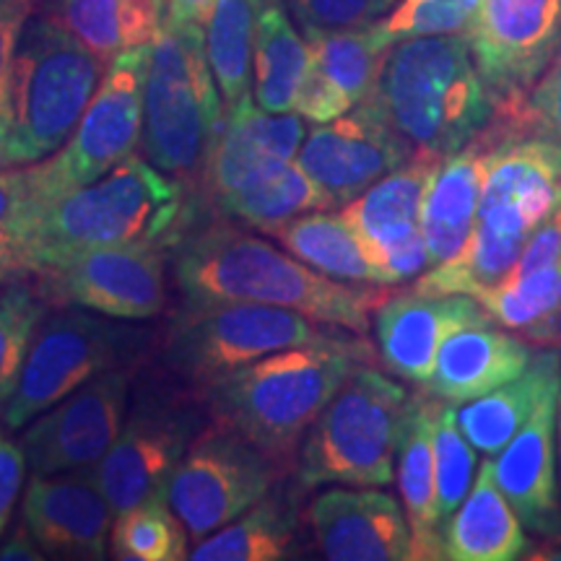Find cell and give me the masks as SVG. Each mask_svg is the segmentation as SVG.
Segmentation results:
<instances>
[{"label":"cell","instance_id":"13","mask_svg":"<svg viewBox=\"0 0 561 561\" xmlns=\"http://www.w3.org/2000/svg\"><path fill=\"white\" fill-rule=\"evenodd\" d=\"M167 265L172 261L164 244H107L55 257L32 276L47 305L138 322L167 310Z\"/></svg>","mask_w":561,"mask_h":561},{"label":"cell","instance_id":"3","mask_svg":"<svg viewBox=\"0 0 561 561\" xmlns=\"http://www.w3.org/2000/svg\"><path fill=\"white\" fill-rule=\"evenodd\" d=\"M198 191L133 153L79 191L45 201L32 273L55 257L107 244H172L201 219Z\"/></svg>","mask_w":561,"mask_h":561},{"label":"cell","instance_id":"22","mask_svg":"<svg viewBox=\"0 0 561 561\" xmlns=\"http://www.w3.org/2000/svg\"><path fill=\"white\" fill-rule=\"evenodd\" d=\"M21 520L53 559L94 561L107 557L115 510L96 486L94 471L32 476Z\"/></svg>","mask_w":561,"mask_h":561},{"label":"cell","instance_id":"29","mask_svg":"<svg viewBox=\"0 0 561 561\" xmlns=\"http://www.w3.org/2000/svg\"><path fill=\"white\" fill-rule=\"evenodd\" d=\"M289 479V476H286ZM294 481L280 479L261 502L193 546V561H276L289 557L299 530V494Z\"/></svg>","mask_w":561,"mask_h":561},{"label":"cell","instance_id":"11","mask_svg":"<svg viewBox=\"0 0 561 561\" xmlns=\"http://www.w3.org/2000/svg\"><path fill=\"white\" fill-rule=\"evenodd\" d=\"M151 45L115 55L68 144L50 159L34 161L32 170L45 201L91 185L136 153L144 138Z\"/></svg>","mask_w":561,"mask_h":561},{"label":"cell","instance_id":"7","mask_svg":"<svg viewBox=\"0 0 561 561\" xmlns=\"http://www.w3.org/2000/svg\"><path fill=\"white\" fill-rule=\"evenodd\" d=\"M224 117L221 91L198 21H164L151 45L144 102V157L201 191V174Z\"/></svg>","mask_w":561,"mask_h":561},{"label":"cell","instance_id":"20","mask_svg":"<svg viewBox=\"0 0 561 561\" xmlns=\"http://www.w3.org/2000/svg\"><path fill=\"white\" fill-rule=\"evenodd\" d=\"M520 133L528 130L523 128L517 117L494 112L491 123L471 144L442 159L430 191H426L424 210H421V229H424L430 268L450 261L468 242L476 227V216H479L483 182H486L491 159L496 157L504 140L520 136Z\"/></svg>","mask_w":561,"mask_h":561},{"label":"cell","instance_id":"52","mask_svg":"<svg viewBox=\"0 0 561 561\" xmlns=\"http://www.w3.org/2000/svg\"><path fill=\"white\" fill-rule=\"evenodd\" d=\"M9 167H19V164H16V159H13L9 123L0 117V170H9Z\"/></svg>","mask_w":561,"mask_h":561},{"label":"cell","instance_id":"50","mask_svg":"<svg viewBox=\"0 0 561 561\" xmlns=\"http://www.w3.org/2000/svg\"><path fill=\"white\" fill-rule=\"evenodd\" d=\"M214 3L216 0H170L167 3V21L170 24H187V21L203 24Z\"/></svg>","mask_w":561,"mask_h":561},{"label":"cell","instance_id":"8","mask_svg":"<svg viewBox=\"0 0 561 561\" xmlns=\"http://www.w3.org/2000/svg\"><path fill=\"white\" fill-rule=\"evenodd\" d=\"M409 403L403 385L369 364L356 369L301 439L294 468L299 486H390Z\"/></svg>","mask_w":561,"mask_h":561},{"label":"cell","instance_id":"1","mask_svg":"<svg viewBox=\"0 0 561 561\" xmlns=\"http://www.w3.org/2000/svg\"><path fill=\"white\" fill-rule=\"evenodd\" d=\"M172 273L185 299L255 301L367 335L371 314L390 297L369 284L348 286L310 268L289 250L250 234L227 216L195 221L170 250Z\"/></svg>","mask_w":561,"mask_h":561},{"label":"cell","instance_id":"10","mask_svg":"<svg viewBox=\"0 0 561 561\" xmlns=\"http://www.w3.org/2000/svg\"><path fill=\"white\" fill-rule=\"evenodd\" d=\"M133 385L123 430L94 468L96 486L115 515L167 496L180 460L210 421L201 390L180 382L157 364H144Z\"/></svg>","mask_w":561,"mask_h":561},{"label":"cell","instance_id":"39","mask_svg":"<svg viewBox=\"0 0 561 561\" xmlns=\"http://www.w3.org/2000/svg\"><path fill=\"white\" fill-rule=\"evenodd\" d=\"M47 314V299L32 273H21L0 286V405L9 401L30 354L34 333Z\"/></svg>","mask_w":561,"mask_h":561},{"label":"cell","instance_id":"51","mask_svg":"<svg viewBox=\"0 0 561 561\" xmlns=\"http://www.w3.org/2000/svg\"><path fill=\"white\" fill-rule=\"evenodd\" d=\"M523 339L528 343H536V346H549L559 348L561 346V307L553 314H549L543 322L523 331Z\"/></svg>","mask_w":561,"mask_h":561},{"label":"cell","instance_id":"21","mask_svg":"<svg viewBox=\"0 0 561 561\" xmlns=\"http://www.w3.org/2000/svg\"><path fill=\"white\" fill-rule=\"evenodd\" d=\"M307 523L320 553L331 561L413 559L405 510L377 486L322 491L307 510Z\"/></svg>","mask_w":561,"mask_h":561},{"label":"cell","instance_id":"32","mask_svg":"<svg viewBox=\"0 0 561 561\" xmlns=\"http://www.w3.org/2000/svg\"><path fill=\"white\" fill-rule=\"evenodd\" d=\"M265 237H273L280 248L325 276L351 280V284L385 286L359 234L341 214L310 210V214H301L297 219L271 229Z\"/></svg>","mask_w":561,"mask_h":561},{"label":"cell","instance_id":"25","mask_svg":"<svg viewBox=\"0 0 561 561\" xmlns=\"http://www.w3.org/2000/svg\"><path fill=\"white\" fill-rule=\"evenodd\" d=\"M533 356L536 351L523 335L504 333L494 322L462 328L442 343L424 392L442 403L462 405L520 377Z\"/></svg>","mask_w":561,"mask_h":561},{"label":"cell","instance_id":"46","mask_svg":"<svg viewBox=\"0 0 561 561\" xmlns=\"http://www.w3.org/2000/svg\"><path fill=\"white\" fill-rule=\"evenodd\" d=\"M351 110H354V104L348 102V96L341 94V91L328 81V76L322 73L314 62H310V70H307L305 81H301L299 87L294 112H299L305 121L320 125L331 123Z\"/></svg>","mask_w":561,"mask_h":561},{"label":"cell","instance_id":"26","mask_svg":"<svg viewBox=\"0 0 561 561\" xmlns=\"http://www.w3.org/2000/svg\"><path fill=\"white\" fill-rule=\"evenodd\" d=\"M528 530L494 479V460H486L466 500L442 525V553L450 561H515L528 557Z\"/></svg>","mask_w":561,"mask_h":561},{"label":"cell","instance_id":"27","mask_svg":"<svg viewBox=\"0 0 561 561\" xmlns=\"http://www.w3.org/2000/svg\"><path fill=\"white\" fill-rule=\"evenodd\" d=\"M553 390H561V354L557 348L543 346L520 377L476 401L462 403L458 409V424L476 453L496 458Z\"/></svg>","mask_w":561,"mask_h":561},{"label":"cell","instance_id":"5","mask_svg":"<svg viewBox=\"0 0 561 561\" xmlns=\"http://www.w3.org/2000/svg\"><path fill=\"white\" fill-rule=\"evenodd\" d=\"M356 333L339 325H325L286 307L255 305V301L185 299L161 331L157 364L180 382L203 390L216 377L240 369L284 348L312 343H343Z\"/></svg>","mask_w":561,"mask_h":561},{"label":"cell","instance_id":"18","mask_svg":"<svg viewBox=\"0 0 561 561\" xmlns=\"http://www.w3.org/2000/svg\"><path fill=\"white\" fill-rule=\"evenodd\" d=\"M561 208V140L520 133L491 159L476 221L530 237Z\"/></svg>","mask_w":561,"mask_h":561},{"label":"cell","instance_id":"44","mask_svg":"<svg viewBox=\"0 0 561 561\" xmlns=\"http://www.w3.org/2000/svg\"><path fill=\"white\" fill-rule=\"evenodd\" d=\"M525 130L561 140V47L523 104Z\"/></svg>","mask_w":561,"mask_h":561},{"label":"cell","instance_id":"23","mask_svg":"<svg viewBox=\"0 0 561 561\" xmlns=\"http://www.w3.org/2000/svg\"><path fill=\"white\" fill-rule=\"evenodd\" d=\"M307 133L299 112H265L255 96H242L234 107L224 110L201 174V198L216 206L268 167L297 159Z\"/></svg>","mask_w":561,"mask_h":561},{"label":"cell","instance_id":"42","mask_svg":"<svg viewBox=\"0 0 561 561\" xmlns=\"http://www.w3.org/2000/svg\"><path fill=\"white\" fill-rule=\"evenodd\" d=\"M481 0H403L380 19L392 42L439 34H468L479 16Z\"/></svg>","mask_w":561,"mask_h":561},{"label":"cell","instance_id":"14","mask_svg":"<svg viewBox=\"0 0 561 561\" xmlns=\"http://www.w3.org/2000/svg\"><path fill=\"white\" fill-rule=\"evenodd\" d=\"M468 42L496 112L520 115L561 47V0H481Z\"/></svg>","mask_w":561,"mask_h":561},{"label":"cell","instance_id":"16","mask_svg":"<svg viewBox=\"0 0 561 561\" xmlns=\"http://www.w3.org/2000/svg\"><path fill=\"white\" fill-rule=\"evenodd\" d=\"M439 164L437 157L413 153L403 167L341 206V216L359 234L385 286L405 284L430 268L421 210Z\"/></svg>","mask_w":561,"mask_h":561},{"label":"cell","instance_id":"30","mask_svg":"<svg viewBox=\"0 0 561 561\" xmlns=\"http://www.w3.org/2000/svg\"><path fill=\"white\" fill-rule=\"evenodd\" d=\"M167 3L170 0H42L39 9L60 21L96 58L110 62L115 55L157 39Z\"/></svg>","mask_w":561,"mask_h":561},{"label":"cell","instance_id":"34","mask_svg":"<svg viewBox=\"0 0 561 561\" xmlns=\"http://www.w3.org/2000/svg\"><path fill=\"white\" fill-rule=\"evenodd\" d=\"M525 242H528L525 234H512V231L476 221L471 237L458 255L421 273L413 291L479 297L481 291L502 284L510 276L520 261Z\"/></svg>","mask_w":561,"mask_h":561},{"label":"cell","instance_id":"24","mask_svg":"<svg viewBox=\"0 0 561 561\" xmlns=\"http://www.w3.org/2000/svg\"><path fill=\"white\" fill-rule=\"evenodd\" d=\"M559 392L553 390L533 411L525 426L496 455L494 479L533 536H561V489L557 479V416Z\"/></svg>","mask_w":561,"mask_h":561},{"label":"cell","instance_id":"33","mask_svg":"<svg viewBox=\"0 0 561 561\" xmlns=\"http://www.w3.org/2000/svg\"><path fill=\"white\" fill-rule=\"evenodd\" d=\"M227 219L242 221L248 227L268 234L280 224L297 219L310 210L333 208V201L301 170L297 159L278 161L261 174L231 191L214 206Z\"/></svg>","mask_w":561,"mask_h":561},{"label":"cell","instance_id":"45","mask_svg":"<svg viewBox=\"0 0 561 561\" xmlns=\"http://www.w3.org/2000/svg\"><path fill=\"white\" fill-rule=\"evenodd\" d=\"M42 0H0V117L9 123V87L13 55L26 21L39 11Z\"/></svg>","mask_w":561,"mask_h":561},{"label":"cell","instance_id":"4","mask_svg":"<svg viewBox=\"0 0 561 561\" xmlns=\"http://www.w3.org/2000/svg\"><path fill=\"white\" fill-rule=\"evenodd\" d=\"M369 96L413 153L437 159L471 144L496 112L468 34L396 42Z\"/></svg>","mask_w":561,"mask_h":561},{"label":"cell","instance_id":"31","mask_svg":"<svg viewBox=\"0 0 561 561\" xmlns=\"http://www.w3.org/2000/svg\"><path fill=\"white\" fill-rule=\"evenodd\" d=\"M310 42L299 37L280 0H265L252 53V96L265 112H294L301 81L310 70Z\"/></svg>","mask_w":561,"mask_h":561},{"label":"cell","instance_id":"6","mask_svg":"<svg viewBox=\"0 0 561 561\" xmlns=\"http://www.w3.org/2000/svg\"><path fill=\"white\" fill-rule=\"evenodd\" d=\"M104 70L107 62L50 13L39 9L26 21L9 87V133L19 167L53 157L68 144Z\"/></svg>","mask_w":561,"mask_h":561},{"label":"cell","instance_id":"2","mask_svg":"<svg viewBox=\"0 0 561 561\" xmlns=\"http://www.w3.org/2000/svg\"><path fill=\"white\" fill-rule=\"evenodd\" d=\"M375 362L364 335L343 343L284 348L216 377L201 390L210 421L261 447L284 473H294L312 421L359 367Z\"/></svg>","mask_w":561,"mask_h":561},{"label":"cell","instance_id":"43","mask_svg":"<svg viewBox=\"0 0 561 561\" xmlns=\"http://www.w3.org/2000/svg\"><path fill=\"white\" fill-rule=\"evenodd\" d=\"M280 3L305 34H312L362 30L392 11L396 0H280Z\"/></svg>","mask_w":561,"mask_h":561},{"label":"cell","instance_id":"17","mask_svg":"<svg viewBox=\"0 0 561 561\" xmlns=\"http://www.w3.org/2000/svg\"><path fill=\"white\" fill-rule=\"evenodd\" d=\"M413 157V149L367 96L331 123L307 133L297 161L333 206H346Z\"/></svg>","mask_w":561,"mask_h":561},{"label":"cell","instance_id":"49","mask_svg":"<svg viewBox=\"0 0 561 561\" xmlns=\"http://www.w3.org/2000/svg\"><path fill=\"white\" fill-rule=\"evenodd\" d=\"M0 559H47V553H42V546L37 543V538L32 536V530L26 528L24 520H21L16 528L11 530L9 541L0 546Z\"/></svg>","mask_w":561,"mask_h":561},{"label":"cell","instance_id":"41","mask_svg":"<svg viewBox=\"0 0 561 561\" xmlns=\"http://www.w3.org/2000/svg\"><path fill=\"white\" fill-rule=\"evenodd\" d=\"M476 447L458 424V409L434 398V471H437V517L445 525L460 507L476 479Z\"/></svg>","mask_w":561,"mask_h":561},{"label":"cell","instance_id":"35","mask_svg":"<svg viewBox=\"0 0 561 561\" xmlns=\"http://www.w3.org/2000/svg\"><path fill=\"white\" fill-rule=\"evenodd\" d=\"M263 3L265 0H216L203 21L208 66L227 107L252 94V53Z\"/></svg>","mask_w":561,"mask_h":561},{"label":"cell","instance_id":"53","mask_svg":"<svg viewBox=\"0 0 561 561\" xmlns=\"http://www.w3.org/2000/svg\"><path fill=\"white\" fill-rule=\"evenodd\" d=\"M559 447H561V392H559Z\"/></svg>","mask_w":561,"mask_h":561},{"label":"cell","instance_id":"47","mask_svg":"<svg viewBox=\"0 0 561 561\" xmlns=\"http://www.w3.org/2000/svg\"><path fill=\"white\" fill-rule=\"evenodd\" d=\"M561 261V208L553 210L549 219H543L533 229L525 242L520 261L512 268L510 276H525V273L541 271L546 265Z\"/></svg>","mask_w":561,"mask_h":561},{"label":"cell","instance_id":"28","mask_svg":"<svg viewBox=\"0 0 561 561\" xmlns=\"http://www.w3.org/2000/svg\"><path fill=\"white\" fill-rule=\"evenodd\" d=\"M396 479L411 525L413 559H445L434 471V398L426 392L411 396L398 445Z\"/></svg>","mask_w":561,"mask_h":561},{"label":"cell","instance_id":"12","mask_svg":"<svg viewBox=\"0 0 561 561\" xmlns=\"http://www.w3.org/2000/svg\"><path fill=\"white\" fill-rule=\"evenodd\" d=\"M286 476L242 434L208 421L180 460L167 502L198 543L261 502Z\"/></svg>","mask_w":561,"mask_h":561},{"label":"cell","instance_id":"36","mask_svg":"<svg viewBox=\"0 0 561 561\" xmlns=\"http://www.w3.org/2000/svg\"><path fill=\"white\" fill-rule=\"evenodd\" d=\"M307 42H310L314 66L328 76V81L341 94L348 96L354 107L375 91L385 58L396 45L385 34L380 21L362 26V30L312 32L307 34Z\"/></svg>","mask_w":561,"mask_h":561},{"label":"cell","instance_id":"15","mask_svg":"<svg viewBox=\"0 0 561 561\" xmlns=\"http://www.w3.org/2000/svg\"><path fill=\"white\" fill-rule=\"evenodd\" d=\"M138 369L144 367L102 371L32 419L19 437L32 473L94 471L123 430Z\"/></svg>","mask_w":561,"mask_h":561},{"label":"cell","instance_id":"48","mask_svg":"<svg viewBox=\"0 0 561 561\" xmlns=\"http://www.w3.org/2000/svg\"><path fill=\"white\" fill-rule=\"evenodd\" d=\"M26 455L19 447V442H11L0 432V538H3L5 525L11 520L13 504L21 486H24L26 473Z\"/></svg>","mask_w":561,"mask_h":561},{"label":"cell","instance_id":"40","mask_svg":"<svg viewBox=\"0 0 561 561\" xmlns=\"http://www.w3.org/2000/svg\"><path fill=\"white\" fill-rule=\"evenodd\" d=\"M473 299L481 301L496 325L528 331L561 307V261L525 276H507Z\"/></svg>","mask_w":561,"mask_h":561},{"label":"cell","instance_id":"19","mask_svg":"<svg viewBox=\"0 0 561 561\" xmlns=\"http://www.w3.org/2000/svg\"><path fill=\"white\" fill-rule=\"evenodd\" d=\"M491 314L468 294H396L375 312L380 359L405 382H430L442 343L462 328L489 325Z\"/></svg>","mask_w":561,"mask_h":561},{"label":"cell","instance_id":"54","mask_svg":"<svg viewBox=\"0 0 561 561\" xmlns=\"http://www.w3.org/2000/svg\"><path fill=\"white\" fill-rule=\"evenodd\" d=\"M559 489H561V486H559Z\"/></svg>","mask_w":561,"mask_h":561},{"label":"cell","instance_id":"9","mask_svg":"<svg viewBox=\"0 0 561 561\" xmlns=\"http://www.w3.org/2000/svg\"><path fill=\"white\" fill-rule=\"evenodd\" d=\"M161 333L136 320L66 307L45 314L34 333L16 388L0 405V430L19 432L79 390L91 377L115 367H144L157 354Z\"/></svg>","mask_w":561,"mask_h":561},{"label":"cell","instance_id":"37","mask_svg":"<svg viewBox=\"0 0 561 561\" xmlns=\"http://www.w3.org/2000/svg\"><path fill=\"white\" fill-rule=\"evenodd\" d=\"M42 203L32 164L0 170V286L32 273Z\"/></svg>","mask_w":561,"mask_h":561},{"label":"cell","instance_id":"38","mask_svg":"<svg viewBox=\"0 0 561 561\" xmlns=\"http://www.w3.org/2000/svg\"><path fill=\"white\" fill-rule=\"evenodd\" d=\"M187 528L174 515L167 496L140 502L115 515L110 533L112 557L123 561H180L187 559Z\"/></svg>","mask_w":561,"mask_h":561}]
</instances>
